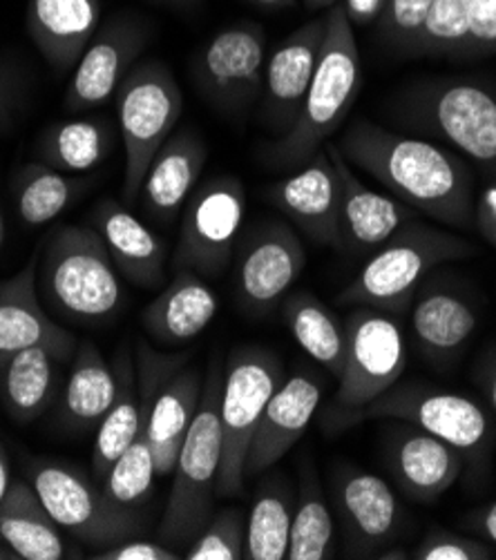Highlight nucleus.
Instances as JSON below:
<instances>
[{"label":"nucleus","mask_w":496,"mask_h":560,"mask_svg":"<svg viewBox=\"0 0 496 560\" xmlns=\"http://www.w3.org/2000/svg\"><path fill=\"white\" fill-rule=\"evenodd\" d=\"M341 154L405 206L457 231H474V177L454 152L356 119L336 143Z\"/></svg>","instance_id":"nucleus-1"},{"label":"nucleus","mask_w":496,"mask_h":560,"mask_svg":"<svg viewBox=\"0 0 496 560\" xmlns=\"http://www.w3.org/2000/svg\"><path fill=\"white\" fill-rule=\"evenodd\" d=\"M360 85L362 66L354 25L343 5L336 3L326 12L324 43L298 121L285 137L266 145L264 161L280 171H298L309 163L343 128L360 94Z\"/></svg>","instance_id":"nucleus-2"},{"label":"nucleus","mask_w":496,"mask_h":560,"mask_svg":"<svg viewBox=\"0 0 496 560\" xmlns=\"http://www.w3.org/2000/svg\"><path fill=\"white\" fill-rule=\"evenodd\" d=\"M38 253V293L47 306L83 326L117 317L122 275L92 226L54 229Z\"/></svg>","instance_id":"nucleus-3"},{"label":"nucleus","mask_w":496,"mask_h":560,"mask_svg":"<svg viewBox=\"0 0 496 560\" xmlns=\"http://www.w3.org/2000/svg\"><path fill=\"white\" fill-rule=\"evenodd\" d=\"M222 377L224 364L217 358L204 373L201 400L182 444L175 465V482L159 521L157 538L173 549H186L212 516L217 476L222 465Z\"/></svg>","instance_id":"nucleus-4"},{"label":"nucleus","mask_w":496,"mask_h":560,"mask_svg":"<svg viewBox=\"0 0 496 560\" xmlns=\"http://www.w3.org/2000/svg\"><path fill=\"white\" fill-rule=\"evenodd\" d=\"M474 253L476 246L465 237L414 219L367 257L338 302L403 315L429 270L468 259Z\"/></svg>","instance_id":"nucleus-5"},{"label":"nucleus","mask_w":496,"mask_h":560,"mask_svg":"<svg viewBox=\"0 0 496 560\" xmlns=\"http://www.w3.org/2000/svg\"><path fill=\"white\" fill-rule=\"evenodd\" d=\"M396 119L407 128L448 141L468 159L496 167V94L463 79L410 85L394 101Z\"/></svg>","instance_id":"nucleus-6"},{"label":"nucleus","mask_w":496,"mask_h":560,"mask_svg":"<svg viewBox=\"0 0 496 560\" xmlns=\"http://www.w3.org/2000/svg\"><path fill=\"white\" fill-rule=\"evenodd\" d=\"M115 103L124 141V203H135L150 161L182 119L184 94L171 68L150 59L135 63Z\"/></svg>","instance_id":"nucleus-7"},{"label":"nucleus","mask_w":496,"mask_h":560,"mask_svg":"<svg viewBox=\"0 0 496 560\" xmlns=\"http://www.w3.org/2000/svg\"><path fill=\"white\" fill-rule=\"evenodd\" d=\"M285 380L280 358L264 347H238L224 360L222 377V465L217 476L219 498L244 495V465L259 418Z\"/></svg>","instance_id":"nucleus-8"},{"label":"nucleus","mask_w":496,"mask_h":560,"mask_svg":"<svg viewBox=\"0 0 496 560\" xmlns=\"http://www.w3.org/2000/svg\"><path fill=\"white\" fill-rule=\"evenodd\" d=\"M25 478L59 527L94 549L139 538L148 532L146 516L117 505L72 465L30 458Z\"/></svg>","instance_id":"nucleus-9"},{"label":"nucleus","mask_w":496,"mask_h":560,"mask_svg":"<svg viewBox=\"0 0 496 560\" xmlns=\"http://www.w3.org/2000/svg\"><path fill=\"white\" fill-rule=\"evenodd\" d=\"M347 351L334 402L336 424L388 394L407 369V342L401 324L376 308H358L345 322Z\"/></svg>","instance_id":"nucleus-10"},{"label":"nucleus","mask_w":496,"mask_h":560,"mask_svg":"<svg viewBox=\"0 0 496 560\" xmlns=\"http://www.w3.org/2000/svg\"><path fill=\"white\" fill-rule=\"evenodd\" d=\"M244 214L246 190L238 177L215 175L199 184L182 212L173 268L201 277L222 275L235 255Z\"/></svg>","instance_id":"nucleus-11"},{"label":"nucleus","mask_w":496,"mask_h":560,"mask_svg":"<svg viewBox=\"0 0 496 560\" xmlns=\"http://www.w3.org/2000/svg\"><path fill=\"white\" fill-rule=\"evenodd\" d=\"M362 420L410 422L446 440L463 456H483L492 438L487 413L474 400L427 384L392 386L388 394H382L365 409L349 413L336 427Z\"/></svg>","instance_id":"nucleus-12"},{"label":"nucleus","mask_w":496,"mask_h":560,"mask_svg":"<svg viewBox=\"0 0 496 560\" xmlns=\"http://www.w3.org/2000/svg\"><path fill=\"white\" fill-rule=\"evenodd\" d=\"M266 66V36L255 23H238L210 36L193 59L201 96L229 119L257 105Z\"/></svg>","instance_id":"nucleus-13"},{"label":"nucleus","mask_w":496,"mask_h":560,"mask_svg":"<svg viewBox=\"0 0 496 560\" xmlns=\"http://www.w3.org/2000/svg\"><path fill=\"white\" fill-rule=\"evenodd\" d=\"M233 257L238 300L251 315L278 306L307 266L302 240L280 219L259 221L240 235Z\"/></svg>","instance_id":"nucleus-14"},{"label":"nucleus","mask_w":496,"mask_h":560,"mask_svg":"<svg viewBox=\"0 0 496 560\" xmlns=\"http://www.w3.org/2000/svg\"><path fill=\"white\" fill-rule=\"evenodd\" d=\"M150 36V25L139 14L119 12L105 19L72 68L64 98L70 115H88L113 98Z\"/></svg>","instance_id":"nucleus-15"},{"label":"nucleus","mask_w":496,"mask_h":560,"mask_svg":"<svg viewBox=\"0 0 496 560\" xmlns=\"http://www.w3.org/2000/svg\"><path fill=\"white\" fill-rule=\"evenodd\" d=\"M345 551L351 558H376L399 538L405 516L394 489L380 476L347 465L331 476Z\"/></svg>","instance_id":"nucleus-16"},{"label":"nucleus","mask_w":496,"mask_h":560,"mask_svg":"<svg viewBox=\"0 0 496 560\" xmlns=\"http://www.w3.org/2000/svg\"><path fill=\"white\" fill-rule=\"evenodd\" d=\"M326 34V14L289 34L266 59L257 117L273 139L285 137L298 121Z\"/></svg>","instance_id":"nucleus-17"},{"label":"nucleus","mask_w":496,"mask_h":560,"mask_svg":"<svg viewBox=\"0 0 496 560\" xmlns=\"http://www.w3.org/2000/svg\"><path fill=\"white\" fill-rule=\"evenodd\" d=\"M318 246L341 250V179L326 150L264 192Z\"/></svg>","instance_id":"nucleus-18"},{"label":"nucleus","mask_w":496,"mask_h":560,"mask_svg":"<svg viewBox=\"0 0 496 560\" xmlns=\"http://www.w3.org/2000/svg\"><path fill=\"white\" fill-rule=\"evenodd\" d=\"M322 380L307 369L285 377L275 388L249 446L244 465L246 480L264 474L293 450L322 402Z\"/></svg>","instance_id":"nucleus-19"},{"label":"nucleus","mask_w":496,"mask_h":560,"mask_svg":"<svg viewBox=\"0 0 496 560\" xmlns=\"http://www.w3.org/2000/svg\"><path fill=\"white\" fill-rule=\"evenodd\" d=\"M384 458L399 489L416 502H434L452 489L463 471V454L410 422L394 420Z\"/></svg>","instance_id":"nucleus-20"},{"label":"nucleus","mask_w":496,"mask_h":560,"mask_svg":"<svg viewBox=\"0 0 496 560\" xmlns=\"http://www.w3.org/2000/svg\"><path fill=\"white\" fill-rule=\"evenodd\" d=\"M334 163L343 197H341V250L362 257L371 255L384 242H390L403 226L414 221L410 206L396 197L367 188L354 173L349 161L341 154L338 145L324 148Z\"/></svg>","instance_id":"nucleus-21"},{"label":"nucleus","mask_w":496,"mask_h":560,"mask_svg":"<svg viewBox=\"0 0 496 560\" xmlns=\"http://www.w3.org/2000/svg\"><path fill=\"white\" fill-rule=\"evenodd\" d=\"M38 255L10 279L0 282V369L23 349L51 347L68 360L77 353V338L45 313L38 293Z\"/></svg>","instance_id":"nucleus-22"},{"label":"nucleus","mask_w":496,"mask_h":560,"mask_svg":"<svg viewBox=\"0 0 496 560\" xmlns=\"http://www.w3.org/2000/svg\"><path fill=\"white\" fill-rule=\"evenodd\" d=\"M206 156L204 139L191 128L173 132L159 148L139 192L146 214L159 226H173L182 217L186 201L199 186Z\"/></svg>","instance_id":"nucleus-23"},{"label":"nucleus","mask_w":496,"mask_h":560,"mask_svg":"<svg viewBox=\"0 0 496 560\" xmlns=\"http://www.w3.org/2000/svg\"><path fill=\"white\" fill-rule=\"evenodd\" d=\"M92 229L101 235L119 275L139 289H157L163 282L165 244L135 217L126 203L103 199L90 212Z\"/></svg>","instance_id":"nucleus-24"},{"label":"nucleus","mask_w":496,"mask_h":560,"mask_svg":"<svg viewBox=\"0 0 496 560\" xmlns=\"http://www.w3.org/2000/svg\"><path fill=\"white\" fill-rule=\"evenodd\" d=\"M101 23V0H27V34L59 74L77 66Z\"/></svg>","instance_id":"nucleus-25"},{"label":"nucleus","mask_w":496,"mask_h":560,"mask_svg":"<svg viewBox=\"0 0 496 560\" xmlns=\"http://www.w3.org/2000/svg\"><path fill=\"white\" fill-rule=\"evenodd\" d=\"M217 311L219 300L206 284V277L193 270H175L173 282L146 306L141 324L154 342L182 347L199 338Z\"/></svg>","instance_id":"nucleus-26"},{"label":"nucleus","mask_w":496,"mask_h":560,"mask_svg":"<svg viewBox=\"0 0 496 560\" xmlns=\"http://www.w3.org/2000/svg\"><path fill=\"white\" fill-rule=\"evenodd\" d=\"M410 308L414 340L436 362L457 358L478 326L474 304L450 287L420 284Z\"/></svg>","instance_id":"nucleus-27"},{"label":"nucleus","mask_w":496,"mask_h":560,"mask_svg":"<svg viewBox=\"0 0 496 560\" xmlns=\"http://www.w3.org/2000/svg\"><path fill=\"white\" fill-rule=\"evenodd\" d=\"M201 371L197 366L184 364L163 382L159 394L154 396L146 420V438L157 476H169L175 471L182 444L201 400Z\"/></svg>","instance_id":"nucleus-28"},{"label":"nucleus","mask_w":496,"mask_h":560,"mask_svg":"<svg viewBox=\"0 0 496 560\" xmlns=\"http://www.w3.org/2000/svg\"><path fill=\"white\" fill-rule=\"evenodd\" d=\"M117 396L109 405L105 418L96 427V440L92 452V474L99 482L113 469L119 456L146 429V420L157 396L154 386L137 384V366L132 355L124 349L115 362Z\"/></svg>","instance_id":"nucleus-29"},{"label":"nucleus","mask_w":496,"mask_h":560,"mask_svg":"<svg viewBox=\"0 0 496 560\" xmlns=\"http://www.w3.org/2000/svg\"><path fill=\"white\" fill-rule=\"evenodd\" d=\"M68 362L51 347H30L0 369V402L19 424L38 420L57 398L59 364Z\"/></svg>","instance_id":"nucleus-30"},{"label":"nucleus","mask_w":496,"mask_h":560,"mask_svg":"<svg viewBox=\"0 0 496 560\" xmlns=\"http://www.w3.org/2000/svg\"><path fill=\"white\" fill-rule=\"evenodd\" d=\"M117 135L119 126L101 115L54 121L36 141L38 161L68 175H85L113 154Z\"/></svg>","instance_id":"nucleus-31"},{"label":"nucleus","mask_w":496,"mask_h":560,"mask_svg":"<svg viewBox=\"0 0 496 560\" xmlns=\"http://www.w3.org/2000/svg\"><path fill=\"white\" fill-rule=\"evenodd\" d=\"M117 396V371L101 351L81 342L72 358V369L61 394L59 420L68 431H94Z\"/></svg>","instance_id":"nucleus-32"},{"label":"nucleus","mask_w":496,"mask_h":560,"mask_svg":"<svg viewBox=\"0 0 496 560\" xmlns=\"http://www.w3.org/2000/svg\"><path fill=\"white\" fill-rule=\"evenodd\" d=\"M0 538L21 560H61L68 553L59 523L51 518L27 478L10 485L0 510Z\"/></svg>","instance_id":"nucleus-33"},{"label":"nucleus","mask_w":496,"mask_h":560,"mask_svg":"<svg viewBox=\"0 0 496 560\" xmlns=\"http://www.w3.org/2000/svg\"><path fill=\"white\" fill-rule=\"evenodd\" d=\"M10 190L19 219L27 229H38L79 201L90 190V179L61 173L43 161H32L14 173Z\"/></svg>","instance_id":"nucleus-34"},{"label":"nucleus","mask_w":496,"mask_h":560,"mask_svg":"<svg viewBox=\"0 0 496 560\" xmlns=\"http://www.w3.org/2000/svg\"><path fill=\"white\" fill-rule=\"evenodd\" d=\"M296 495L282 476L259 482L246 525L244 558L287 560Z\"/></svg>","instance_id":"nucleus-35"},{"label":"nucleus","mask_w":496,"mask_h":560,"mask_svg":"<svg viewBox=\"0 0 496 560\" xmlns=\"http://www.w3.org/2000/svg\"><path fill=\"white\" fill-rule=\"evenodd\" d=\"M285 322L296 342L331 375H341L347 351L345 324L311 293L298 291L285 298Z\"/></svg>","instance_id":"nucleus-36"},{"label":"nucleus","mask_w":496,"mask_h":560,"mask_svg":"<svg viewBox=\"0 0 496 560\" xmlns=\"http://www.w3.org/2000/svg\"><path fill=\"white\" fill-rule=\"evenodd\" d=\"M334 553V516L315 469L307 465L300 476L287 560H326Z\"/></svg>","instance_id":"nucleus-37"},{"label":"nucleus","mask_w":496,"mask_h":560,"mask_svg":"<svg viewBox=\"0 0 496 560\" xmlns=\"http://www.w3.org/2000/svg\"><path fill=\"white\" fill-rule=\"evenodd\" d=\"M407 56H483L465 12L463 0H434Z\"/></svg>","instance_id":"nucleus-38"},{"label":"nucleus","mask_w":496,"mask_h":560,"mask_svg":"<svg viewBox=\"0 0 496 560\" xmlns=\"http://www.w3.org/2000/svg\"><path fill=\"white\" fill-rule=\"evenodd\" d=\"M154 476V460L143 429L128 450L119 456L113 469L107 471L101 489L107 498H113L117 505L139 512L141 508L148 505V500L152 495Z\"/></svg>","instance_id":"nucleus-39"},{"label":"nucleus","mask_w":496,"mask_h":560,"mask_svg":"<svg viewBox=\"0 0 496 560\" xmlns=\"http://www.w3.org/2000/svg\"><path fill=\"white\" fill-rule=\"evenodd\" d=\"M246 521L240 510L212 514L199 536L186 547L188 560H240L244 558Z\"/></svg>","instance_id":"nucleus-40"},{"label":"nucleus","mask_w":496,"mask_h":560,"mask_svg":"<svg viewBox=\"0 0 496 560\" xmlns=\"http://www.w3.org/2000/svg\"><path fill=\"white\" fill-rule=\"evenodd\" d=\"M410 558L416 560H492L496 551L481 538L463 536L446 529L429 532Z\"/></svg>","instance_id":"nucleus-41"},{"label":"nucleus","mask_w":496,"mask_h":560,"mask_svg":"<svg viewBox=\"0 0 496 560\" xmlns=\"http://www.w3.org/2000/svg\"><path fill=\"white\" fill-rule=\"evenodd\" d=\"M30 96L27 72L14 56H0V132H10Z\"/></svg>","instance_id":"nucleus-42"},{"label":"nucleus","mask_w":496,"mask_h":560,"mask_svg":"<svg viewBox=\"0 0 496 560\" xmlns=\"http://www.w3.org/2000/svg\"><path fill=\"white\" fill-rule=\"evenodd\" d=\"M99 560H180L184 558L177 549L163 545L161 540H141V538H130L117 545H109L105 549H99L96 556Z\"/></svg>","instance_id":"nucleus-43"},{"label":"nucleus","mask_w":496,"mask_h":560,"mask_svg":"<svg viewBox=\"0 0 496 560\" xmlns=\"http://www.w3.org/2000/svg\"><path fill=\"white\" fill-rule=\"evenodd\" d=\"M463 5L483 56L496 54V0H463Z\"/></svg>","instance_id":"nucleus-44"},{"label":"nucleus","mask_w":496,"mask_h":560,"mask_svg":"<svg viewBox=\"0 0 496 560\" xmlns=\"http://www.w3.org/2000/svg\"><path fill=\"white\" fill-rule=\"evenodd\" d=\"M474 229L487 244L496 246V179L474 197Z\"/></svg>","instance_id":"nucleus-45"},{"label":"nucleus","mask_w":496,"mask_h":560,"mask_svg":"<svg viewBox=\"0 0 496 560\" xmlns=\"http://www.w3.org/2000/svg\"><path fill=\"white\" fill-rule=\"evenodd\" d=\"M341 5L351 25L378 23L388 8V0H341Z\"/></svg>","instance_id":"nucleus-46"},{"label":"nucleus","mask_w":496,"mask_h":560,"mask_svg":"<svg viewBox=\"0 0 496 560\" xmlns=\"http://www.w3.org/2000/svg\"><path fill=\"white\" fill-rule=\"evenodd\" d=\"M465 525L470 532H474V534L483 536L485 540H489L492 545H496V500L489 502L487 508L470 514Z\"/></svg>","instance_id":"nucleus-47"},{"label":"nucleus","mask_w":496,"mask_h":560,"mask_svg":"<svg viewBox=\"0 0 496 560\" xmlns=\"http://www.w3.org/2000/svg\"><path fill=\"white\" fill-rule=\"evenodd\" d=\"M483 388H485V398H487V405L492 409V413L496 416V353H492L483 366Z\"/></svg>","instance_id":"nucleus-48"},{"label":"nucleus","mask_w":496,"mask_h":560,"mask_svg":"<svg viewBox=\"0 0 496 560\" xmlns=\"http://www.w3.org/2000/svg\"><path fill=\"white\" fill-rule=\"evenodd\" d=\"M10 485H12L10 458H8V450L3 446V442H0V510H3V502L10 491ZM0 542H3V538H0Z\"/></svg>","instance_id":"nucleus-49"},{"label":"nucleus","mask_w":496,"mask_h":560,"mask_svg":"<svg viewBox=\"0 0 496 560\" xmlns=\"http://www.w3.org/2000/svg\"><path fill=\"white\" fill-rule=\"evenodd\" d=\"M253 3L266 10H282V8H291L296 0H253Z\"/></svg>","instance_id":"nucleus-50"},{"label":"nucleus","mask_w":496,"mask_h":560,"mask_svg":"<svg viewBox=\"0 0 496 560\" xmlns=\"http://www.w3.org/2000/svg\"><path fill=\"white\" fill-rule=\"evenodd\" d=\"M309 10H328L334 8L336 3H341V0H304Z\"/></svg>","instance_id":"nucleus-51"},{"label":"nucleus","mask_w":496,"mask_h":560,"mask_svg":"<svg viewBox=\"0 0 496 560\" xmlns=\"http://www.w3.org/2000/svg\"><path fill=\"white\" fill-rule=\"evenodd\" d=\"M5 242H8V221H5L3 208H0V253H3Z\"/></svg>","instance_id":"nucleus-52"},{"label":"nucleus","mask_w":496,"mask_h":560,"mask_svg":"<svg viewBox=\"0 0 496 560\" xmlns=\"http://www.w3.org/2000/svg\"><path fill=\"white\" fill-rule=\"evenodd\" d=\"M0 560H21V556L8 542H0Z\"/></svg>","instance_id":"nucleus-53"},{"label":"nucleus","mask_w":496,"mask_h":560,"mask_svg":"<svg viewBox=\"0 0 496 560\" xmlns=\"http://www.w3.org/2000/svg\"><path fill=\"white\" fill-rule=\"evenodd\" d=\"M165 3H184V0H165Z\"/></svg>","instance_id":"nucleus-54"}]
</instances>
